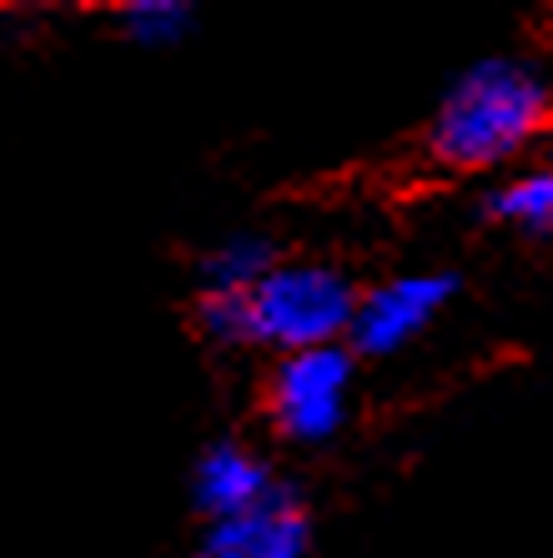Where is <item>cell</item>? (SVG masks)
Masks as SVG:
<instances>
[{
	"label": "cell",
	"mask_w": 553,
	"mask_h": 558,
	"mask_svg": "<svg viewBox=\"0 0 553 558\" xmlns=\"http://www.w3.org/2000/svg\"><path fill=\"white\" fill-rule=\"evenodd\" d=\"M549 121V92L524 61H478L433 121V151L453 167H498Z\"/></svg>",
	"instance_id": "cell-1"
},
{
	"label": "cell",
	"mask_w": 553,
	"mask_h": 558,
	"mask_svg": "<svg viewBox=\"0 0 553 558\" xmlns=\"http://www.w3.org/2000/svg\"><path fill=\"white\" fill-rule=\"evenodd\" d=\"M358 292L337 267L327 262H277L247 298V323L252 342L287 352L337 348L342 332H352Z\"/></svg>",
	"instance_id": "cell-2"
},
{
	"label": "cell",
	"mask_w": 553,
	"mask_h": 558,
	"mask_svg": "<svg viewBox=\"0 0 553 558\" xmlns=\"http://www.w3.org/2000/svg\"><path fill=\"white\" fill-rule=\"evenodd\" d=\"M348 392H352V357L342 348L287 352L267 383L272 423L292 442H322L342 428Z\"/></svg>",
	"instance_id": "cell-3"
},
{
	"label": "cell",
	"mask_w": 553,
	"mask_h": 558,
	"mask_svg": "<svg viewBox=\"0 0 553 558\" xmlns=\"http://www.w3.org/2000/svg\"><path fill=\"white\" fill-rule=\"evenodd\" d=\"M453 298V277L433 272V277H398V282L373 287L368 298H358L352 312V342L362 352H393L423 332L433 323V312Z\"/></svg>",
	"instance_id": "cell-4"
},
{
	"label": "cell",
	"mask_w": 553,
	"mask_h": 558,
	"mask_svg": "<svg viewBox=\"0 0 553 558\" xmlns=\"http://www.w3.org/2000/svg\"><path fill=\"white\" fill-rule=\"evenodd\" d=\"M202 558H308V513L292 494L272 488L247 513L212 523Z\"/></svg>",
	"instance_id": "cell-5"
},
{
	"label": "cell",
	"mask_w": 553,
	"mask_h": 558,
	"mask_svg": "<svg viewBox=\"0 0 553 558\" xmlns=\"http://www.w3.org/2000/svg\"><path fill=\"white\" fill-rule=\"evenodd\" d=\"M272 494V473L252 448L242 442H217L206 448L202 463H196V504L212 513V519H232L247 513L252 504Z\"/></svg>",
	"instance_id": "cell-6"
},
{
	"label": "cell",
	"mask_w": 553,
	"mask_h": 558,
	"mask_svg": "<svg viewBox=\"0 0 553 558\" xmlns=\"http://www.w3.org/2000/svg\"><path fill=\"white\" fill-rule=\"evenodd\" d=\"M277 267V257H272V242L257 232H237L227 236L221 247L206 252V292H221V298H252L257 292V282Z\"/></svg>",
	"instance_id": "cell-7"
},
{
	"label": "cell",
	"mask_w": 553,
	"mask_h": 558,
	"mask_svg": "<svg viewBox=\"0 0 553 558\" xmlns=\"http://www.w3.org/2000/svg\"><path fill=\"white\" fill-rule=\"evenodd\" d=\"M489 207L518 227H553V171H533L524 182H508L503 192H493Z\"/></svg>",
	"instance_id": "cell-8"
},
{
	"label": "cell",
	"mask_w": 553,
	"mask_h": 558,
	"mask_svg": "<svg viewBox=\"0 0 553 558\" xmlns=\"http://www.w3.org/2000/svg\"><path fill=\"white\" fill-rule=\"evenodd\" d=\"M127 31L142 46H171L192 31V11L181 5V0H131L127 11H121Z\"/></svg>",
	"instance_id": "cell-9"
},
{
	"label": "cell",
	"mask_w": 553,
	"mask_h": 558,
	"mask_svg": "<svg viewBox=\"0 0 553 558\" xmlns=\"http://www.w3.org/2000/svg\"><path fill=\"white\" fill-rule=\"evenodd\" d=\"M202 327L217 342H252V323H247V298H221L206 292L202 298Z\"/></svg>",
	"instance_id": "cell-10"
}]
</instances>
